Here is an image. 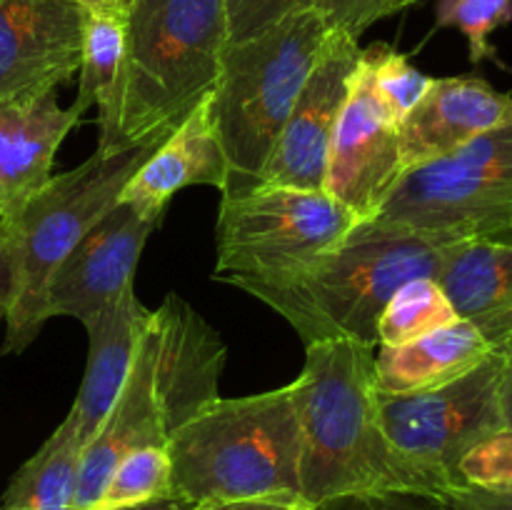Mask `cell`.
<instances>
[{
	"label": "cell",
	"mask_w": 512,
	"mask_h": 510,
	"mask_svg": "<svg viewBox=\"0 0 512 510\" xmlns=\"http://www.w3.org/2000/svg\"><path fill=\"white\" fill-rule=\"evenodd\" d=\"M375 348L355 340L305 345L295 383L303 438L300 495L310 510L388 493L438 498L433 483L380 428Z\"/></svg>",
	"instance_id": "obj_1"
},
{
	"label": "cell",
	"mask_w": 512,
	"mask_h": 510,
	"mask_svg": "<svg viewBox=\"0 0 512 510\" xmlns=\"http://www.w3.org/2000/svg\"><path fill=\"white\" fill-rule=\"evenodd\" d=\"M225 343L208 320L170 293L150 310L113 410L83 448L73 510H93L115 465L138 448L163 445L180 425L220 398Z\"/></svg>",
	"instance_id": "obj_2"
},
{
	"label": "cell",
	"mask_w": 512,
	"mask_h": 510,
	"mask_svg": "<svg viewBox=\"0 0 512 510\" xmlns=\"http://www.w3.org/2000/svg\"><path fill=\"white\" fill-rule=\"evenodd\" d=\"M228 45L225 0H133L125 58L98 108L100 153L168 138L208 98Z\"/></svg>",
	"instance_id": "obj_3"
},
{
	"label": "cell",
	"mask_w": 512,
	"mask_h": 510,
	"mask_svg": "<svg viewBox=\"0 0 512 510\" xmlns=\"http://www.w3.org/2000/svg\"><path fill=\"white\" fill-rule=\"evenodd\" d=\"M448 245L365 220L295 273L233 285L283 315L305 345L323 340L378 345V320L388 300L408 280L435 278Z\"/></svg>",
	"instance_id": "obj_4"
},
{
	"label": "cell",
	"mask_w": 512,
	"mask_h": 510,
	"mask_svg": "<svg viewBox=\"0 0 512 510\" xmlns=\"http://www.w3.org/2000/svg\"><path fill=\"white\" fill-rule=\"evenodd\" d=\"M300 445L295 380L268 393L213 400L170 435L173 498L190 508L233 500L305 505Z\"/></svg>",
	"instance_id": "obj_5"
},
{
	"label": "cell",
	"mask_w": 512,
	"mask_h": 510,
	"mask_svg": "<svg viewBox=\"0 0 512 510\" xmlns=\"http://www.w3.org/2000/svg\"><path fill=\"white\" fill-rule=\"evenodd\" d=\"M335 28L328 13L310 8L225 45L208 95L230 168L223 198L260 185L275 140Z\"/></svg>",
	"instance_id": "obj_6"
},
{
	"label": "cell",
	"mask_w": 512,
	"mask_h": 510,
	"mask_svg": "<svg viewBox=\"0 0 512 510\" xmlns=\"http://www.w3.org/2000/svg\"><path fill=\"white\" fill-rule=\"evenodd\" d=\"M163 140H148L120 153L95 150L78 168L53 175L28 200L18 218L10 220L13 245L3 353H23L38 338L48 323L43 298L50 275L78 240L120 203L128 180Z\"/></svg>",
	"instance_id": "obj_7"
},
{
	"label": "cell",
	"mask_w": 512,
	"mask_h": 510,
	"mask_svg": "<svg viewBox=\"0 0 512 510\" xmlns=\"http://www.w3.org/2000/svg\"><path fill=\"white\" fill-rule=\"evenodd\" d=\"M373 223L443 243H512V120L400 175Z\"/></svg>",
	"instance_id": "obj_8"
},
{
	"label": "cell",
	"mask_w": 512,
	"mask_h": 510,
	"mask_svg": "<svg viewBox=\"0 0 512 510\" xmlns=\"http://www.w3.org/2000/svg\"><path fill=\"white\" fill-rule=\"evenodd\" d=\"M358 218L325 190L258 185L220 200L215 278L273 280L338 245Z\"/></svg>",
	"instance_id": "obj_9"
},
{
	"label": "cell",
	"mask_w": 512,
	"mask_h": 510,
	"mask_svg": "<svg viewBox=\"0 0 512 510\" xmlns=\"http://www.w3.org/2000/svg\"><path fill=\"white\" fill-rule=\"evenodd\" d=\"M503 350L463 378L405 395L378 393L385 438L433 483L440 500L460 488L458 463L473 445L503 428L500 415Z\"/></svg>",
	"instance_id": "obj_10"
},
{
	"label": "cell",
	"mask_w": 512,
	"mask_h": 510,
	"mask_svg": "<svg viewBox=\"0 0 512 510\" xmlns=\"http://www.w3.org/2000/svg\"><path fill=\"white\" fill-rule=\"evenodd\" d=\"M358 35L335 28L265 163L260 185L323 190L328 150L360 60Z\"/></svg>",
	"instance_id": "obj_11"
},
{
	"label": "cell",
	"mask_w": 512,
	"mask_h": 510,
	"mask_svg": "<svg viewBox=\"0 0 512 510\" xmlns=\"http://www.w3.org/2000/svg\"><path fill=\"white\" fill-rule=\"evenodd\" d=\"M398 178V123L380 103L360 55L348 100L330 140L323 190L345 205L358 223H365L373 220Z\"/></svg>",
	"instance_id": "obj_12"
},
{
	"label": "cell",
	"mask_w": 512,
	"mask_h": 510,
	"mask_svg": "<svg viewBox=\"0 0 512 510\" xmlns=\"http://www.w3.org/2000/svg\"><path fill=\"white\" fill-rule=\"evenodd\" d=\"M160 220L120 200L110 208L50 275L43 298L45 320L55 315L88 325L100 310L135 285V268Z\"/></svg>",
	"instance_id": "obj_13"
},
{
	"label": "cell",
	"mask_w": 512,
	"mask_h": 510,
	"mask_svg": "<svg viewBox=\"0 0 512 510\" xmlns=\"http://www.w3.org/2000/svg\"><path fill=\"white\" fill-rule=\"evenodd\" d=\"M83 8L73 0H0V100L58 90L80 68Z\"/></svg>",
	"instance_id": "obj_14"
},
{
	"label": "cell",
	"mask_w": 512,
	"mask_h": 510,
	"mask_svg": "<svg viewBox=\"0 0 512 510\" xmlns=\"http://www.w3.org/2000/svg\"><path fill=\"white\" fill-rule=\"evenodd\" d=\"M512 120V93L475 75L433 78L398 125L400 175L443 160L478 135Z\"/></svg>",
	"instance_id": "obj_15"
},
{
	"label": "cell",
	"mask_w": 512,
	"mask_h": 510,
	"mask_svg": "<svg viewBox=\"0 0 512 510\" xmlns=\"http://www.w3.org/2000/svg\"><path fill=\"white\" fill-rule=\"evenodd\" d=\"M83 115L60 108L55 90L0 100V218H18L53 178V160Z\"/></svg>",
	"instance_id": "obj_16"
},
{
	"label": "cell",
	"mask_w": 512,
	"mask_h": 510,
	"mask_svg": "<svg viewBox=\"0 0 512 510\" xmlns=\"http://www.w3.org/2000/svg\"><path fill=\"white\" fill-rule=\"evenodd\" d=\"M228 175V158L210 118L208 98H203L140 165L120 200L148 218L160 220L180 190L190 185H213L225 193Z\"/></svg>",
	"instance_id": "obj_17"
},
{
	"label": "cell",
	"mask_w": 512,
	"mask_h": 510,
	"mask_svg": "<svg viewBox=\"0 0 512 510\" xmlns=\"http://www.w3.org/2000/svg\"><path fill=\"white\" fill-rule=\"evenodd\" d=\"M148 318L150 310L135 295V285H130L115 303L100 310L85 325L90 340L88 365H85L83 383H80L75 403L68 413L80 448H85L95 438L100 425L113 410L130 373Z\"/></svg>",
	"instance_id": "obj_18"
},
{
	"label": "cell",
	"mask_w": 512,
	"mask_h": 510,
	"mask_svg": "<svg viewBox=\"0 0 512 510\" xmlns=\"http://www.w3.org/2000/svg\"><path fill=\"white\" fill-rule=\"evenodd\" d=\"M435 280L460 320L473 323L495 348L508 343L512 335V243H450Z\"/></svg>",
	"instance_id": "obj_19"
},
{
	"label": "cell",
	"mask_w": 512,
	"mask_h": 510,
	"mask_svg": "<svg viewBox=\"0 0 512 510\" xmlns=\"http://www.w3.org/2000/svg\"><path fill=\"white\" fill-rule=\"evenodd\" d=\"M493 343L468 320H455L405 345L375 348V390L405 395L463 378L495 353Z\"/></svg>",
	"instance_id": "obj_20"
},
{
	"label": "cell",
	"mask_w": 512,
	"mask_h": 510,
	"mask_svg": "<svg viewBox=\"0 0 512 510\" xmlns=\"http://www.w3.org/2000/svg\"><path fill=\"white\" fill-rule=\"evenodd\" d=\"M83 448L75 438L70 415L20 465L3 495L0 510H73L78 465Z\"/></svg>",
	"instance_id": "obj_21"
},
{
	"label": "cell",
	"mask_w": 512,
	"mask_h": 510,
	"mask_svg": "<svg viewBox=\"0 0 512 510\" xmlns=\"http://www.w3.org/2000/svg\"><path fill=\"white\" fill-rule=\"evenodd\" d=\"M228 3V43L260 33L275 20L298 10H323L338 28L363 35L378 20L413 8L423 0H225Z\"/></svg>",
	"instance_id": "obj_22"
},
{
	"label": "cell",
	"mask_w": 512,
	"mask_h": 510,
	"mask_svg": "<svg viewBox=\"0 0 512 510\" xmlns=\"http://www.w3.org/2000/svg\"><path fill=\"white\" fill-rule=\"evenodd\" d=\"M130 8L100 5L83 8V48H80L78 95L73 108L80 115L88 108H100L113 93L120 65L125 58Z\"/></svg>",
	"instance_id": "obj_23"
},
{
	"label": "cell",
	"mask_w": 512,
	"mask_h": 510,
	"mask_svg": "<svg viewBox=\"0 0 512 510\" xmlns=\"http://www.w3.org/2000/svg\"><path fill=\"white\" fill-rule=\"evenodd\" d=\"M453 305L435 278H415L400 285L378 320V345H405L455 323Z\"/></svg>",
	"instance_id": "obj_24"
},
{
	"label": "cell",
	"mask_w": 512,
	"mask_h": 510,
	"mask_svg": "<svg viewBox=\"0 0 512 510\" xmlns=\"http://www.w3.org/2000/svg\"><path fill=\"white\" fill-rule=\"evenodd\" d=\"M168 495H173V468H170L168 448L153 445V448L133 450L115 465L93 510L130 508V505L150 503Z\"/></svg>",
	"instance_id": "obj_25"
},
{
	"label": "cell",
	"mask_w": 512,
	"mask_h": 510,
	"mask_svg": "<svg viewBox=\"0 0 512 510\" xmlns=\"http://www.w3.org/2000/svg\"><path fill=\"white\" fill-rule=\"evenodd\" d=\"M360 55H363V63L368 65L370 80H373V88L378 93L380 103L385 105V110L400 125L405 115L423 98L433 78L415 68L408 60V55L398 53V50L385 43L363 48Z\"/></svg>",
	"instance_id": "obj_26"
},
{
	"label": "cell",
	"mask_w": 512,
	"mask_h": 510,
	"mask_svg": "<svg viewBox=\"0 0 512 510\" xmlns=\"http://www.w3.org/2000/svg\"><path fill=\"white\" fill-rule=\"evenodd\" d=\"M512 20V0H438V28H458L468 40L470 63L493 58L490 35Z\"/></svg>",
	"instance_id": "obj_27"
},
{
	"label": "cell",
	"mask_w": 512,
	"mask_h": 510,
	"mask_svg": "<svg viewBox=\"0 0 512 510\" xmlns=\"http://www.w3.org/2000/svg\"><path fill=\"white\" fill-rule=\"evenodd\" d=\"M460 488H508L512 485V428L503 425L480 440L458 463Z\"/></svg>",
	"instance_id": "obj_28"
},
{
	"label": "cell",
	"mask_w": 512,
	"mask_h": 510,
	"mask_svg": "<svg viewBox=\"0 0 512 510\" xmlns=\"http://www.w3.org/2000/svg\"><path fill=\"white\" fill-rule=\"evenodd\" d=\"M318 510H445V505L435 498L413 493H388L373 498H348L335 500Z\"/></svg>",
	"instance_id": "obj_29"
},
{
	"label": "cell",
	"mask_w": 512,
	"mask_h": 510,
	"mask_svg": "<svg viewBox=\"0 0 512 510\" xmlns=\"http://www.w3.org/2000/svg\"><path fill=\"white\" fill-rule=\"evenodd\" d=\"M445 510H512V485L508 488H455L440 498Z\"/></svg>",
	"instance_id": "obj_30"
},
{
	"label": "cell",
	"mask_w": 512,
	"mask_h": 510,
	"mask_svg": "<svg viewBox=\"0 0 512 510\" xmlns=\"http://www.w3.org/2000/svg\"><path fill=\"white\" fill-rule=\"evenodd\" d=\"M10 245H13V223L0 218V320H5L10 300Z\"/></svg>",
	"instance_id": "obj_31"
},
{
	"label": "cell",
	"mask_w": 512,
	"mask_h": 510,
	"mask_svg": "<svg viewBox=\"0 0 512 510\" xmlns=\"http://www.w3.org/2000/svg\"><path fill=\"white\" fill-rule=\"evenodd\" d=\"M503 368H500V415L512 428V335L503 345Z\"/></svg>",
	"instance_id": "obj_32"
},
{
	"label": "cell",
	"mask_w": 512,
	"mask_h": 510,
	"mask_svg": "<svg viewBox=\"0 0 512 510\" xmlns=\"http://www.w3.org/2000/svg\"><path fill=\"white\" fill-rule=\"evenodd\" d=\"M190 510H308L305 505L278 503V500H233V503H203Z\"/></svg>",
	"instance_id": "obj_33"
},
{
	"label": "cell",
	"mask_w": 512,
	"mask_h": 510,
	"mask_svg": "<svg viewBox=\"0 0 512 510\" xmlns=\"http://www.w3.org/2000/svg\"><path fill=\"white\" fill-rule=\"evenodd\" d=\"M115 510H190V505H185L183 500L173 498H158V500H150V503H140V505H130V508H115Z\"/></svg>",
	"instance_id": "obj_34"
},
{
	"label": "cell",
	"mask_w": 512,
	"mask_h": 510,
	"mask_svg": "<svg viewBox=\"0 0 512 510\" xmlns=\"http://www.w3.org/2000/svg\"><path fill=\"white\" fill-rule=\"evenodd\" d=\"M80 8H100V5H118V8H133V0H73Z\"/></svg>",
	"instance_id": "obj_35"
}]
</instances>
